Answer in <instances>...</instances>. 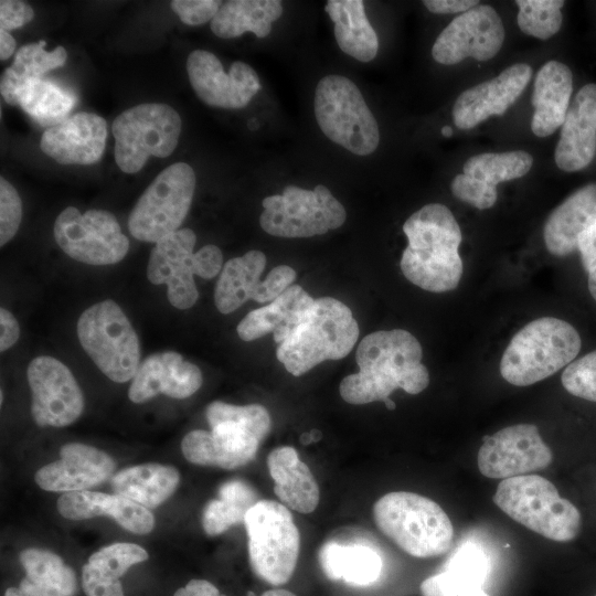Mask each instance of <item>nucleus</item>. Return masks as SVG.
Returning a JSON list of instances; mask_svg holds the SVG:
<instances>
[{
    "label": "nucleus",
    "mask_w": 596,
    "mask_h": 596,
    "mask_svg": "<svg viewBox=\"0 0 596 596\" xmlns=\"http://www.w3.org/2000/svg\"><path fill=\"white\" fill-rule=\"evenodd\" d=\"M419 341L403 329L381 330L365 336L355 353L359 372L340 383V395L350 404L384 401L396 389L418 394L429 384L422 363Z\"/></svg>",
    "instance_id": "obj_1"
},
{
    "label": "nucleus",
    "mask_w": 596,
    "mask_h": 596,
    "mask_svg": "<svg viewBox=\"0 0 596 596\" xmlns=\"http://www.w3.org/2000/svg\"><path fill=\"white\" fill-rule=\"evenodd\" d=\"M403 232L408 244L400 265L406 279L430 292L454 290L464 265L461 231L451 211L440 203L426 204L405 221Z\"/></svg>",
    "instance_id": "obj_2"
},
{
    "label": "nucleus",
    "mask_w": 596,
    "mask_h": 596,
    "mask_svg": "<svg viewBox=\"0 0 596 596\" xmlns=\"http://www.w3.org/2000/svg\"><path fill=\"white\" fill-rule=\"evenodd\" d=\"M205 415L211 430H192L181 443L185 459L201 466L235 469L247 465L272 426L268 411L259 404L240 406L215 401Z\"/></svg>",
    "instance_id": "obj_3"
},
{
    "label": "nucleus",
    "mask_w": 596,
    "mask_h": 596,
    "mask_svg": "<svg viewBox=\"0 0 596 596\" xmlns=\"http://www.w3.org/2000/svg\"><path fill=\"white\" fill-rule=\"evenodd\" d=\"M359 338L350 308L332 297H320L304 321L278 344L276 355L285 369L299 376L327 360L349 354Z\"/></svg>",
    "instance_id": "obj_4"
},
{
    "label": "nucleus",
    "mask_w": 596,
    "mask_h": 596,
    "mask_svg": "<svg viewBox=\"0 0 596 596\" xmlns=\"http://www.w3.org/2000/svg\"><path fill=\"white\" fill-rule=\"evenodd\" d=\"M581 348L582 339L571 323L538 318L512 337L501 356V376L515 386L532 385L571 364Z\"/></svg>",
    "instance_id": "obj_5"
},
{
    "label": "nucleus",
    "mask_w": 596,
    "mask_h": 596,
    "mask_svg": "<svg viewBox=\"0 0 596 596\" xmlns=\"http://www.w3.org/2000/svg\"><path fill=\"white\" fill-rule=\"evenodd\" d=\"M373 517L377 528L414 557H437L451 547L454 528L449 517L425 496L386 493L374 503Z\"/></svg>",
    "instance_id": "obj_6"
},
{
    "label": "nucleus",
    "mask_w": 596,
    "mask_h": 596,
    "mask_svg": "<svg viewBox=\"0 0 596 596\" xmlns=\"http://www.w3.org/2000/svg\"><path fill=\"white\" fill-rule=\"evenodd\" d=\"M493 502L529 530L556 542H568L579 533L582 515L555 486L538 475L503 479Z\"/></svg>",
    "instance_id": "obj_7"
},
{
    "label": "nucleus",
    "mask_w": 596,
    "mask_h": 596,
    "mask_svg": "<svg viewBox=\"0 0 596 596\" xmlns=\"http://www.w3.org/2000/svg\"><path fill=\"white\" fill-rule=\"evenodd\" d=\"M313 107L320 129L337 145L358 156H368L377 148L376 119L348 77L323 76L315 91Z\"/></svg>",
    "instance_id": "obj_8"
},
{
    "label": "nucleus",
    "mask_w": 596,
    "mask_h": 596,
    "mask_svg": "<svg viewBox=\"0 0 596 596\" xmlns=\"http://www.w3.org/2000/svg\"><path fill=\"white\" fill-rule=\"evenodd\" d=\"M244 524L254 573L270 585L286 584L295 572L300 547L299 530L288 508L274 500H258Z\"/></svg>",
    "instance_id": "obj_9"
},
{
    "label": "nucleus",
    "mask_w": 596,
    "mask_h": 596,
    "mask_svg": "<svg viewBox=\"0 0 596 596\" xmlns=\"http://www.w3.org/2000/svg\"><path fill=\"white\" fill-rule=\"evenodd\" d=\"M78 340L96 366L117 383L134 379L139 340L120 307L107 299L87 308L77 321Z\"/></svg>",
    "instance_id": "obj_10"
},
{
    "label": "nucleus",
    "mask_w": 596,
    "mask_h": 596,
    "mask_svg": "<svg viewBox=\"0 0 596 596\" xmlns=\"http://www.w3.org/2000/svg\"><path fill=\"white\" fill-rule=\"evenodd\" d=\"M181 117L162 103H143L119 114L111 125L115 160L126 173L140 171L150 157L170 156L181 134Z\"/></svg>",
    "instance_id": "obj_11"
},
{
    "label": "nucleus",
    "mask_w": 596,
    "mask_h": 596,
    "mask_svg": "<svg viewBox=\"0 0 596 596\" xmlns=\"http://www.w3.org/2000/svg\"><path fill=\"white\" fill-rule=\"evenodd\" d=\"M195 173L185 162L162 170L138 199L128 217L130 234L157 243L180 230L195 190Z\"/></svg>",
    "instance_id": "obj_12"
},
{
    "label": "nucleus",
    "mask_w": 596,
    "mask_h": 596,
    "mask_svg": "<svg viewBox=\"0 0 596 596\" xmlns=\"http://www.w3.org/2000/svg\"><path fill=\"white\" fill-rule=\"evenodd\" d=\"M262 205V228L278 237L322 235L343 225L347 219L344 206L322 184L313 190L288 185L281 195L266 196Z\"/></svg>",
    "instance_id": "obj_13"
},
{
    "label": "nucleus",
    "mask_w": 596,
    "mask_h": 596,
    "mask_svg": "<svg viewBox=\"0 0 596 596\" xmlns=\"http://www.w3.org/2000/svg\"><path fill=\"white\" fill-rule=\"evenodd\" d=\"M54 237L71 258L88 265H110L120 262L129 249L116 216L106 210L64 209L55 220Z\"/></svg>",
    "instance_id": "obj_14"
},
{
    "label": "nucleus",
    "mask_w": 596,
    "mask_h": 596,
    "mask_svg": "<svg viewBox=\"0 0 596 596\" xmlns=\"http://www.w3.org/2000/svg\"><path fill=\"white\" fill-rule=\"evenodd\" d=\"M553 454L533 424H517L483 437L477 464L487 478L508 479L543 470Z\"/></svg>",
    "instance_id": "obj_15"
},
{
    "label": "nucleus",
    "mask_w": 596,
    "mask_h": 596,
    "mask_svg": "<svg viewBox=\"0 0 596 596\" xmlns=\"http://www.w3.org/2000/svg\"><path fill=\"white\" fill-rule=\"evenodd\" d=\"M32 393L31 414L39 426L65 427L84 409V397L74 375L60 360L41 355L28 368Z\"/></svg>",
    "instance_id": "obj_16"
},
{
    "label": "nucleus",
    "mask_w": 596,
    "mask_h": 596,
    "mask_svg": "<svg viewBox=\"0 0 596 596\" xmlns=\"http://www.w3.org/2000/svg\"><path fill=\"white\" fill-rule=\"evenodd\" d=\"M503 41L504 26L499 13L488 4H478L457 15L440 32L432 55L444 65H454L467 57L488 61L498 54Z\"/></svg>",
    "instance_id": "obj_17"
},
{
    "label": "nucleus",
    "mask_w": 596,
    "mask_h": 596,
    "mask_svg": "<svg viewBox=\"0 0 596 596\" xmlns=\"http://www.w3.org/2000/svg\"><path fill=\"white\" fill-rule=\"evenodd\" d=\"M187 72L198 97L212 107L243 108L260 89L259 77L252 66L236 61L225 73L221 61L205 50L189 54Z\"/></svg>",
    "instance_id": "obj_18"
},
{
    "label": "nucleus",
    "mask_w": 596,
    "mask_h": 596,
    "mask_svg": "<svg viewBox=\"0 0 596 596\" xmlns=\"http://www.w3.org/2000/svg\"><path fill=\"white\" fill-rule=\"evenodd\" d=\"M195 243L191 228H180L155 244L147 265L150 283L166 284L170 304L181 310L192 307L199 297L193 279Z\"/></svg>",
    "instance_id": "obj_19"
},
{
    "label": "nucleus",
    "mask_w": 596,
    "mask_h": 596,
    "mask_svg": "<svg viewBox=\"0 0 596 596\" xmlns=\"http://www.w3.org/2000/svg\"><path fill=\"white\" fill-rule=\"evenodd\" d=\"M532 76L529 64L517 63L497 77L462 92L453 107V119L460 129H471L492 115H502L519 98Z\"/></svg>",
    "instance_id": "obj_20"
},
{
    "label": "nucleus",
    "mask_w": 596,
    "mask_h": 596,
    "mask_svg": "<svg viewBox=\"0 0 596 596\" xmlns=\"http://www.w3.org/2000/svg\"><path fill=\"white\" fill-rule=\"evenodd\" d=\"M115 467L114 459L105 451L70 443L61 447L60 459L35 472L34 480L46 491H82L113 477Z\"/></svg>",
    "instance_id": "obj_21"
},
{
    "label": "nucleus",
    "mask_w": 596,
    "mask_h": 596,
    "mask_svg": "<svg viewBox=\"0 0 596 596\" xmlns=\"http://www.w3.org/2000/svg\"><path fill=\"white\" fill-rule=\"evenodd\" d=\"M106 138V120L96 114L79 111L47 128L40 148L61 164H93L102 158Z\"/></svg>",
    "instance_id": "obj_22"
},
{
    "label": "nucleus",
    "mask_w": 596,
    "mask_h": 596,
    "mask_svg": "<svg viewBox=\"0 0 596 596\" xmlns=\"http://www.w3.org/2000/svg\"><path fill=\"white\" fill-rule=\"evenodd\" d=\"M202 385L201 370L174 351L155 353L139 365L130 387L129 400L143 403L158 394L187 398Z\"/></svg>",
    "instance_id": "obj_23"
},
{
    "label": "nucleus",
    "mask_w": 596,
    "mask_h": 596,
    "mask_svg": "<svg viewBox=\"0 0 596 596\" xmlns=\"http://www.w3.org/2000/svg\"><path fill=\"white\" fill-rule=\"evenodd\" d=\"M596 153V84L584 85L570 104L555 148L556 166L566 172L586 168Z\"/></svg>",
    "instance_id": "obj_24"
},
{
    "label": "nucleus",
    "mask_w": 596,
    "mask_h": 596,
    "mask_svg": "<svg viewBox=\"0 0 596 596\" xmlns=\"http://www.w3.org/2000/svg\"><path fill=\"white\" fill-rule=\"evenodd\" d=\"M56 507L62 517L71 520L110 517L136 534H147L155 526V518L146 507L119 494L88 490L65 492L57 499Z\"/></svg>",
    "instance_id": "obj_25"
},
{
    "label": "nucleus",
    "mask_w": 596,
    "mask_h": 596,
    "mask_svg": "<svg viewBox=\"0 0 596 596\" xmlns=\"http://www.w3.org/2000/svg\"><path fill=\"white\" fill-rule=\"evenodd\" d=\"M315 299L301 286L291 285L269 305L249 311L237 324L243 341H253L273 332L277 344L284 342L312 308Z\"/></svg>",
    "instance_id": "obj_26"
},
{
    "label": "nucleus",
    "mask_w": 596,
    "mask_h": 596,
    "mask_svg": "<svg viewBox=\"0 0 596 596\" xmlns=\"http://www.w3.org/2000/svg\"><path fill=\"white\" fill-rule=\"evenodd\" d=\"M573 92V74L565 64L551 60L538 72L532 105L531 129L538 137H547L562 127Z\"/></svg>",
    "instance_id": "obj_27"
},
{
    "label": "nucleus",
    "mask_w": 596,
    "mask_h": 596,
    "mask_svg": "<svg viewBox=\"0 0 596 596\" xmlns=\"http://www.w3.org/2000/svg\"><path fill=\"white\" fill-rule=\"evenodd\" d=\"M267 467L275 482L274 492L284 505L300 513L316 510L320 500L318 483L294 447L274 449L268 455Z\"/></svg>",
    "instance_id": "obj_28"
},
{
    "label": "nucleus",
    "mask_w": 596,
    "mask_h": 596,
    "mask_svg": "<svg viewBox=\"0 0 596 596\" xmlns=\"http://www.w3.org/2000/svg\"><path fill=\"white\" fill-rule=\"evenodd\" d=\"M596 209V183L572 193L549 215L543 238L547 251L564 257L577 249V241Z\"/></svg>",
    "instance_id": "obj_29"
},
{
    "label": "nucleus",
    "mask_w": 596,
    "mask_h": 596,
    "mask_svg": "<svg viewBox=\"0 0 596 596\" xmlns=\"http://www.w3.org/2000/svg\"><path fill=\"white\" fill-rule=\"evenodd\" d=\"M318 561L329 579L342 581L351 586L371 585L382 572L381 556L360 543L329 541L320 547Z\"/></svg>",
    "instance_id": "obj_30"
},
{
    "label": "nucleus",
    "mask_w": 596,
    "mask_h": 596,
    "mask_svg": "<svg viewBox=\"0 0 596 596\" xmlns=\"http://www.w3.org/2000/svg\"><path fill=\"white\" fill-rule=\"evenodd\" d=\"M179 482V471L172 466L160 464L125 468L110 479L115 494L128 498L147 509L157 508L169 499Z\"/></svg>",
    "instance_id": "obj_31"
},
{
    "label": "nucleus",
    "mask_w": 596,
    "mask_h": 596,
    "mask_svg": "<svg viewBox=\"0 0 596 596\" xmlns=\"http://www.w3.org/2000/svg\"><path fill=\"white\" fill-rule=\"evenodd\" d=\"M25 576L20 583L22 596H75L74 571L51 551L30 547L20 553Z\"/></svg>",
    "instance_id": "obj_32"
},
{
    "label": "nucleus",
    "mask_w": 596,
    "mask_h": 596,
    "mask_svg": "<svg viewBox=\"0 0 596 596\" xmlns=\"http://www.w3.org/2000/svg\"><path fill=\"white\" fill-rule=\"evenodd\" d=\"M324 10L334 22V38L342 52L364 63L376 56L379 39L362 0H329Z\"/></svg>",
    "instance_id": "obj_33"
},
{
    "label": "nucleus",
    "mask_w": 596,
    "mask_h": 596,
    "mask_svg": "<svg viewBox=\"0 0 596 596\" xmlns=\"http://www.w3.org/2000/svg\"><path fill=\"white\" fill-rule=\"evenodd\" d=\"M281 14L278 0H231L222 3L210 26L221 39L237 38L247 31L265 38L272 31V22Z\"/></svg>",
    "instance_id": "obj_34"
},
{
    "label": "nucleus",
    "mask_w": 596,
    "mask_h": 596,
    "mask_svg": "<svg viewBox=\"0 0 596 596\" xmlns=\"http://www.w3.org/2000/svg\"><path fill=\"white\" fill-rule=\"evenodd\" d=\"M266 266L260 251H249L241 257L228 259L217 279L214 301L221 313H231L248 299H253Z\"/></svg>",
    "instance_id": "obj_35"
},
{
    "label": "nucleus",
    "mask_w": 596,
    "mask_h": 596,
    "mask_svg": "<svg viewBox=\"0 0 596 596\" xmlns=\"http://www.w3.org/2000/svg\"><path fill=\"white\" fill-rule=\"evenodd\" d=\"M45 44V41H39L23 45L17 52L12 65L2 73L1 96L9 105L18 106L20 93L28 84L41 79L45 73L65 63L67 53L63 46L49 52Z\"/></svg>",
    "instance_id": "obj_36"
},
{
    "label": "nucleus",
    "mask_w": 596,
    "mask_h": 596,
    "mask_svg": "<svg viewBox=\"0 0 596 596\" xmlns=\"http://www.w3.org/2000/svg\"><path fill=\"white\" fill-rule=\"evenodd\" d=\"M148 552L134 543H114L93 553L82 568V582L102 593L124 594L119 578Z\"/></svg>",
    "instance_id": "obj_37"
},
{
    "label": "nucleus",
    "mask_w": 596,
    "mask_h": 596,
    "mask_svg": "<svg viewBox=\"0 0 596 596\" xmlns=\"http://www.w3.org/2000/svg\"><path fill=\"white\" fill-rule=\"evenodd\" d=\"M219 497L206 503L202 526L210 536L219 535L232 525L244 522L249 509L258 501L256 490L246 481L232 479L219 488Z\"/></svg>",
    "instance_id": "obj_38"
},
{
    "label": "nucleus",
    "mask_w": 596,
    "mask_h": 596,
    "mask_svg": "<svg viewBox=\"0 0 596 596\" xmlns=\"http://www.w3.org/2000/svg\"><path fill=\"white\" fill-rule=\"evenodd\" d=\"M532 164V156L523 150L488 152L470 157L464 164L462 173L497 188L500 182L525 175Z\"/></svg>",
    "instance_id": "obj_39"
},
{
    "label": "nucleus",
    "mask_w": 596,
    "mask_h": 596,
    "mask_svg": "<svg viewBox=\"0 0 596 596\" xmlns=\"http://www.w3.org/2000/svg\"><path fill=\"white\" fill-rule=\"evenodd\" d=\"M74 104L75 99L71 94L43 79L28 84L19 97V106L44 125L63 121Z\"/></svg>",
    "instance_id": "obj_40"
},
{
    "label": "nucleus",
    "mask_w": 596,
    "mask_h": 596,
    "mask_svg": "<svg viewBox=\"0 0 596 596\" xmlns=\"http://www.w3.org/2000/svg\"><path fill=\"white\" fill-rule=\"evenodd\" d=\"M518 25L528 35L547 40L562 26V0H518Z\"/></svg>",
    "instance_id": "obj_41"
},
{
    "label": "nucleus",
    "mask_w": 596,
    "mask_h": 596,
    "mask_svg": "<svg viewBox=\"0 0 596 596\" xmlns=\"http://www.w3.org/2000/svg\"><path fill=\"white\" fill-rule=\"evenodd\" d=\"M444 571L482 586L490 572V562L481 547L467 542L446 561Z\"/></svg>",
    "instance_id": "obj_42"
},
{
    "label": "nucleus",
    "mask_w": 596,
    "mask_h": 596,
    "mask_svg": "<svg viewBox=\"0 0 596 596\" xmlns=\"http://www.w3.org/2000/svg\"><path fill=\"white\" fill-rule=\"evenodd\" d=\"M561 381L570 394L596 402V350L568 364L562 373Z\"/></svg>",
    "instance_id": "obj_43"
},
{
    "label": "nucleus",
    "mask_w": 596,
    "mask_h": 596,
    "mask_svg": "<svg viewBox=\"0 0 596 596\" xmlns=\"http://www.w3.org/2000/svg\"><path fill=\"white\" fill-rule=\"evenodd\" d=\"M422 596H490L482 586L443 571L421 584Z\"/></svg>",
    "instance_id": "obj_44"
},
{
    "label": "nucleus",
    "mask_w": 596,
    "mask_h": 596,
    "mask_svg": "<svg viewBox=\"0 0 596 596\" xmlns=\"http://www.w3.org/2000/svg\"><path fill=\"white\" fill-rule=\"evenodd\" d=\"M22 220V203L14 187L0 178V245L7 244L18 232Z\"/></svg>",
    "instance_id": "obj_45"
},
{
    "label": "nucleus",
    "mask_w": 596,
    "mask_h": 596,
    "mask_svg": "<svg viewBox=\"0 0 596 596\" xmlns=\"http://www.w3.org/2000/svg\"><path fill=\"white\" fill-rule=\"evenodd\" d=\"M450 188L455 198L479 210L493 206L498 196L497 188L465 173L457 174Z\"/></svg>",
    "instance_id": "obj_46"
},
{
    "label": "nucleus",
    "mask_w": 596,
    "mask_h": 596,
    "mask_svg": "<svg viewBox=\"0 0 596 596\" xmlns=\"http://www.w3.org/2000/svg\"><path fill=\"white\" fill-rule=\"evenodd\" d=\"M222 3L219 0H174L170 7L184 24L201 25L213 20Z\"/></svg>",
    "instance_id": "obj_47"
},
{
    "label": "nucleus",
    "mask_w": 596,
    "mask_h": 596,
    "mask_svg": "<svg viewBox=\"0 0 596 596\" xmlns=\"http://www.w3.org/2000/svg\"><path fill=\"white\" fill-rule=\"evenodd\" d=\"M295 278L296 272L290 266L279 265L274 267L267 277L259 283L253 300L272 302L291 286Z\"/></svg>",
    "instance_id": "obj_48"
},
{
    "label": "nucleus",
    "mask_w": 596,
    "mask_h": 596,
    "mask_svg": "<svg viewBox=\"0 0 596 596\" xmlns=\"http://www.w3.org/2000/svg\"><path fill=\"white\" fill-rule=\"evenodd\" d=\"M34 17L30 4L20 0L0 1V30L10 31L29 23Z\"/></svg>",
    "instance_id": "obj_49"
},
{
    "label": "nucleus",
    "mask_w": 596,
    "mask_h": 596,
    "mask_svg": "<svg viewBox=\"0 0 596 596\" xmlns=\"http://www.w3.org/2000/svg\"><path fill=\"white\" fill-rule=\"evenodd\" d=\"M195 275L211 279L223 268V255L221 249L213 244H207L194 253Z\"/></svg>",
    "instance_id": "obj_50"
},
{
    "label": "nucleus",
    "mask_w": 596,
    "mask_h": 596,
    "mask_svg": "<svg viewBox=\"0 0 596 596\" xmlns=\"http://www.w3.org/2000/svg\"><path fill=\"white\" fill-rule=\"evenodd\" d=\"M577 251L584 268L588 272L596 265V209L578 237Z\"/></svg>",
    "instance_id": "obj_51"
},
{
    "label": "nucleus",
    "mask_w": 596,
    "mask_h": 596,
    "mask_svg": "<svg viewBox=\"0 0 596 596\" xmlns=\"http://www.w3.org/2000/svg\"><path fill=\"white\" fill-rule=\"evenodd\" d=\"M426 9L437 14L464 13L477 7L476 0H424Z\"/></svg>",
    "instance_id": "obj_52"
},
{
    "label": "nucleus",
    "mask_w": 596,
    "mask_h": 596,
    "mask_svg": "<svg viewBox=\"0 0 596 596\" xmlns=\"http://www.w3.org/2000/svg\"><path fill=\"white\" fill-rule=\"evenodd\" d=\"M0 351L11 348L19 339L20 328L17 319L6 308L0 309Z\"/></svg>",
    "instance_id": "obj_53"
},
{
    "label": "nucleus",
    "mask_w": 596,
    "mask_h": 596,
    "mask_svg": "<svg viewBox=\"0 0 596 596\" xmlns=\"http://www.w3.org/2000/svg\"><path fill=\"white\" fill-rule=\"evenodd\" d=\"M173 596H225L209 581L191 579L179 588Z\"/></svg>",
    "instance_id": "obj_54"
},
{
    "label": "nucleus",
    "mask_w": 596,
    "mask_h": 596,
    "mask_svg": "<svg viewBox=\"0 0 596 596\" xmlns=\"http://www.w3.org/2000/svg\"><path fill=\"white\" fill-rule=\"evenodd\" d=\"M15 40L13 36L4 31L0 30V60H8L15 50Z\"/></svg>",
    "instance_id": "obj_55"
},
{
    "label": "nucleus",
    "mask_w": 596,
    "mask_h": 596,
    "mask_svg": "<svg viewBox=\"0 0 596 596\" xmlns=\"http://www.w3.org/2000/svg\"><path fill=\"white\" fill-rule=\"evenodd\" d=\"M588 289L596 301V265H594L588 272Z\"/></svg>",
    "instance_id": "obj_56"
},
{
    "label": "nucleus",
    "mask_w": 596,
    "mask_h": 596,
    "mask_svg": "<svg viewBox=\"0 0 596 596\" xmlns=\"http://www.w3.org/2000/svg\"><path fill=\"white\" fill-rule=\"evenodd\" d=\"M262 596H296L292 592L283 588L266 590Z\"/></svg>",
    "instance_id": "obj_57"
},
{
    "label": "nucleus",
    "mask_w": 596,
    "mask_h": 596,
    "mask_svg": "<svg viewBox=\"0 0 596 596\" xmlns=\"http://www.w3.org/2000/svg\"><path fill=\"white\" fill-rule=\"evenodd\" d=\"M300 443L302 445H308L310 443H313V438H312V435L311 433H304L301 436H300Z\"/></svg>",
    "instance_id": "obj_58"
},
{
    "label": "nucleus",
    "mask_w": 596,
    "mask_h": 596,
    "mask_svg": "<svg viewBox=\"0 0 596 596\" xmlns=\"http://www.w3.org/2000/svg\"><path fill=\"white\" fill-rule=\"evenodd\" d=\"M4 596H22V595H21L19 588L9 587V588L6 590Z\"/></svg>",
    "instance_id": "obj_59"
},
{
    "label": "nucleus",
    "mask_w": 596,
    "mask_h": 596,
    "mask_svg": "<svg viewBox=\"0 0 596 596\" xmlns=\"http://www.w3.org/2000/svg\"><path fill=\"white\" fill-rule=\"evenodd\" d=\"M441 135L444 137H450L453 135V128L450 126H444L441 128Z\"/></svg>",
    "instance_id": "obj_60"
},
{
    "label": "nucleus",
    "mask_w": 596,
    "mask_h": 596,
    "mask_svg": "<svg viewBox=\"0 0 596 596\" xmlns=\"http://www.w3.org/2000/svg\"><path fill=\"white\" fill-rule=\"evenodd\" d=\"M383 402H384L387 409H390V411L395 409L396 405L390 397L385 398Z\"/></svg>",
    "instance_id": "obj_61"
},
{
    "label": "nucleus",
    "mask_w": 596,
    "mask_h": 596,
    "mask_svg": "<svg viewBox=\"0 0 596 596\" xmlns=\"http://www.w3.org/2000/svg\"><path fill=\"white\" fill-rule=\"evenodd\" d=\"M0 398H1V404H2L3 403V392L2 391H1Z\"/></svg>",
    "instance_id": "obj_62"
},
{
    "label": "nucleus",
    "mask_w": 596,
    "mask_h": 596,
    "mask_svg": "<svg viewBox=\"0 0 596 596\" xmlns=\"http://www.w3.org/2000/svg\"><path fill=\"white\" fill-rule=\"evenodd\" d=\"M247 596H255V594L252 592H248Z\"/></svg>",
    "instance_id": "obj_63"
},
{
    "label": "nucleus",
    "mask_w": 596,
    "mask_h": 596,
    "mask_svg": "<svg viewBox=\"0 0 596 596\" xmlns=\"http://www.w3.org/2000/svg\"><path fill=\"white\" fill-rule=\"evenodd\" d=\"M596 596V595H595Z\"/></svg>",
    "instance_id": "obj_64"
}]
</instances>
